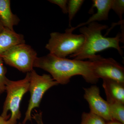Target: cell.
Wrapping results in <instances>:
<instances>
[{"label": "cell", "instance_id": "obj_3", "mask_svg": "<svg viewBox=\"0 0 124 124\" xmlns=\"http://www.w3.org/2000/svg\"><path fill=\"white\" fill-rule=\"evenodd\" d=\"M30 73H27L23 79L14 81L7 79L6 83L7 97L3 106L1 116L16 124L21 117L20 103L23 96L29 91Z\"/></svg>", "mask_w": 124, "mask_h": 124}, {"label": "cell", "instance_id": "obj_12", "mask_svg": "<svg viewBox=\"0 0 124 124\" xmlns=\"http://www.w3.org/2000/svg\"><path fill=\"white\" fill-rule=\"evenodd\" d=\"M0 22L5 28L12 31L20 22L17 16L11 11L10 0H0Z\"/></svg>", "mask_w": 124, "mask_h": 124}, {"label": "cell", "instance_id": "obj_21", "mask_svg": "<svg viewBox=\"0 0 124 124\" xmlns=\"http://www.w3.org/2000/svg\"><path fill=\"white\" fill-rule=\"evenodd\" d=\"M105 124H124L120 122L116 121L113 120L111 121H108V122H106Z\"/></svg>", "mask_w": 124, "mask_h": 124}, {"label": "cell", "instance_id": "obj_1", "mask_svg": "<svg viewBox=\"0 0 124 124\" xmlns=\"http://www.w3.org/2000/svg\"><path fill=\"white\" fill-rule=\"evenodd\" d=\"M33 67L41 68L50 73L59 84L66 85L72 77L82 76L86 82L95 84L99 79L94 75L93 62L69 59L51 54L36 59Z\"/></svg>", "mask_w": 124, "mask_h": 124}, {"label": "cell", "instance_id": "obj_11", "mask_svg": "<svg viewBox=\"0 0 124 124\" xmlns=\"http://www.w3.org/2000/svg\"><path fill=\"white\" fill-rule=\"evenodd\" d=\"M106 97L124 104V82L110 79H103Z\"/></svg>", "mask_w": 124, "mask_h": 124}, {"label": "cell", "instance_id": "obj_17", "mask_svg": "<svg viewBox=\"0 0 124 124\" xmlns=\"http://www.w3.org/2000/svg\"><path fill=\"white\" fill-rule=\"evenodd\" d=\"M111 9L115 12L120 21H122L124 13V0H112Z\"/></svg>", "mask_w": 124, "mask_h": 124}, {"label": "cell", "instance_id": "obj_16", "mask_svg": "<svg viewBox=\"0 0 124 124\" xmlns=\"http://www.w3.org/2000/svg\"><path fill=\"white\" fill-rule=\"evenodd\" d=\"M7 71L4 61L0 57V95L6 91V83L8 79L6 76Z\"/></svg>", "mask_w": 124, "mask_h": 124}, {"label": "cell", "instance_id": "obj_19", "mask_svg": "<svg viewBox=\"0 0 124 124\" xmlns=\"http://www.w3.org/2000/svg\"><path fill=\"white\" fill-rule=\"evenodd\" d=\"M42 113L41 112H38L37 111L32 115V118L35 121L37 124H44L42 120Z\"/></svg>", "mask_w": 124, "mask_h": 124}, {"label": "cell", "instance_id": "obj_15", "mask_svg": "<svg viewBox=\"0 0 124 124\" xmlns=\"http://www.w3.org/2000/svg\"><path fill=\"white\" fill-rule=\"evenodd\" d=\"M106 123L101 117L90 112H84L81 116L80 124H105Z\"/></svg>", "mask_w": 124, "mask_h": 124}, {"label": "cell", "instance_id": "obj_14", "mask_svg": "<svg viewBox=\"0 0 124 124\" xmlns=\"http://www.w3.org/2000/svg\"><path fill=\"white\" fill-rule=\"evenodd\" d=\"M84 0H69L68 3V13L69 15V26L71 27V22L79 10L84 2Z\"/></svg>", "mask_w": 124, "mask_h": 124}, {"label": "cell", "instance_id": "obj_22", "mask_svg": "<svg viewBox=\"0 0 124 124\" xmlns=\"http://www.w3.org/2000/svg\"><path fill=\"white\" fill-rule=\"evenodd\" d=\"M4 28L5 27H4V26H3V25H2V23L0 22V33L3 31V29H4Z\"/></svg>", "mask_w": 124, "mask_h": 124}, {"label": "cell", "instance_id": "obj_8", "mask_svg": "<svg viewBox=\"0 0 124 124\" xmlns=\"http://www.w3.org/2000/svg\"><path fill=\"white\" fill-rule=\"evenodd\" d=\"M84 98L88 103L91 113L98 116L107 121H113L109 105L101 97L100 89L97 85L84 88Z\"/></svg>", "mask_w": 124, "mask_h": 124}, {"label": "cell", "instance_id": "obj_7", "mask_svg": "<svg viewBox=\"0 0 124 124\" xmlns=\"http://www.w3.org/2000/svg\"><path fill=\"white\" fill-rule=\"evenodd\" d=\"M90 61L93 62L94 73L98 79H110L124 82V67L115 59L105 58L97 54Z\"/></svg>", "mask_w": 124, "mask_h": 124}, {"label": "cell", "instance_id": "obj_18", "mask_svg": "<svg viewBox=\"0 0 124 124\" xmlns=\"http://www.w3.org/2000/svg\"><path fill=\"white\" fill-rule=\"evenodd\" d=\"M48 1L59 6L63 13H68V0H49Z\"/></svg>", "mask_w": 124, "mask_h": 124}, {"label": "cell", "instance_id": "obj_10", "mask_svg": "<svg viewBox=\"0 0 124 124\" xmlns=\"http://www.w3.org/2000/svg\"><path fill=\"white\" fill-rule=\"evenodd\" d=\"M25 42L23 35L5 28L0 33V54L16 45Z\"/></svg>", "mask_w": 124, "mask_h": 124}, {"label": "cell", "instance_id": "obj_23", "mask_svg": "<svg viewBox=\"0 0 124 124\" xmlns=\"http://www.w3.org/2000/svg\"><path fill=\"white\" fill-rule=\"evenodd\" d=\"M18 124H23V123H20V122H19V123Z\"/></svg>", "mask_w": 124, "mask_h": 124}, {"label": "cell", "instance_id": "obj_20", "mask_svg": "<svg viewBox=\"0 0 124 124\" xmlns=\"http://www.w3.org/2000/svg\"><path fill=\"white\" fill-rule=\"evenodd\" d=\"M0 124H13L9 120L0 116Z\"/></svg>", "mask_w": 124, "mask_h": 124}, {"label": "cell", "instance_id": "obj_9", "mask_svg": "<svg viewBox=\"0 0 124 124\" xmlns=\"http://www.w3.org/2000/svg\"><path fill=\"white\" fill-rule=\"evenodd\" d=\"M112 0H93L91 9L95 7L97 9V13L94 14L85 22L80 23L77 26L71 27L66 29V31L72 32L74 30L79 28L86 26L89 23L97 21L108 20V14L111 9Z\"/></svg>", "mask_w": 124, "mask_h": 124}, {"label": "cell", "instance_id": "obj_6", "mask_svg": "<svg viewBox=\"0 0 124 124\" xmlns=\"http://www.w3.org/2000/svg\"><path fill=\"white\" fill-rule=\"evenodd\" d=\"M36 51L25 43L16 45L0 54L6 64L23 73L31 72L37 57Z\"/></svg>", "mask_w": 124, "mask_h": 124}, {"label": "cell", "instance_id": "obj_13", "mask_svg": "<svg viewBox=\"0 0 124 124\" xmlns=\"http://www.w3.org/2000/svg\"><path fill=\"white\" fill-rule=\"evenodd\" d=\"M111 116L113 120L124 124V104L111 98L106 97Z\"/></svg>", "mask_w": 124, "mask_h": 124}, {"label": "cell", "instance_id": "obj_4", "mask_svg": "<svg viewBox=\"0 0 124 124\" xmlns=\"http://www.w3.org/2000/svg\"><path fill=\"white\" fill-rule=\"evenodd\" d=\"M84 41L82 34H73L65 30L64 33L55 32L50 33V38L45 46L50 54L61 58L76 53L81 48Z\"/></svg>", "mask_w": 124, "mask_h": 124}, {"label": "cell", "instance_id": "obj_5", "mask_svg": "<svg viewBox=\"0 0 124 124\" xmlns=\"http://www.w3.org/2000/svg\"><path fill=\"white\" fill-rule=\"evenodd\" d=\"M30 73L29 91L30 92L31 97L25 117L22 122L23 124H26L27 121H32V111L34 108L39 107L45 93L51 87L59 84L50 75L44 74L39 75L33 69Z\"/></svg>", "mask_w": 124, "mask_h": 124}, {"label": "cell", "instance_id": "obj_2", "mask_svg": "<svg viewBox=\"0 0 124 124\" xmlns=\"http://www.w3.org/2000/svg\"><path fill=\"white\" fill-rule=\"evenodd\" d=\"M108 27L107 25L95 22L80 28V32L84 37V41L80 49L70 55V57L80 60L88 59L90 61L95 57L97 53L110 48L116 49L122 56L123 51L120 43L124 42V39L121 34L118 33L113 37L103 36L102 31Z\"/></svg>", "mask_w": 124, "mask_h": 124}]
</instances>
